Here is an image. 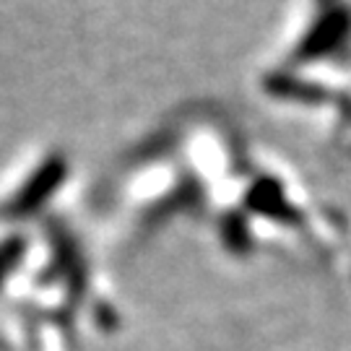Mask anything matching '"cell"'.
I'll return each mask as SVG.
<instances>
[{
	"mask_svg": "<svg viewBox=\"0 0 351 351\" xmlns=\"http://www.w3.org/2000/svg\"><path fill=\"white\" fill-rule=\"evenodd\" d=\"M65 180H68L65 156L63 154H50L45 162H39V167L32 175L26 177L24 185L0 206V219L3 221L32 219L34 213H39L52 201V195L58 193V188L63 185Z\"/></svg>",
	"mask_w": 351,
	"mask_h": 351,
	"instance_id": "6da1fadb",
	"label": "cell"
}]
</instances>
